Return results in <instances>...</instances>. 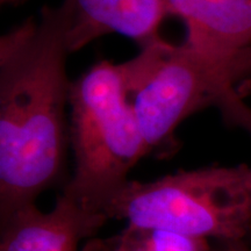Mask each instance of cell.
Segmentation results:
<instances>
[{"instance_id": "1", "label": "cell", "mask_w": 251, "mask_h": 251, "mask_svg": "<svg viewBox=\"0 0 251 251\" xmlns=\"http://www.w3.org/2000/svg\"><path fill=\"white\" fill-rule=\"evenodd\" d=\"M75 0L46 6L0 42V220L52 187L64 169Z\"/></svg>"}, {"instance_id": "2", "label": "cell", "mask_w": 251, "mask_h": 251, "mask_svg": "<svg viewBox=\"0 0 251 251\" xmlns=\"http://www.w3.org/2000/svg\"><path fill=\"white\" fill-rule=\"evenodd\" d=\"M124 67L149 155L169 158L179 149L176 130L181 122L216 107L229 91L246 96L251 85V46L216 51L162 39Z\"/></svg>"}, {"instance_id": "3", "label": "cell", "mask_w": 251, "mask_h": 251, "mask_svg": "<svg viewBox=\"0 0 251 251\" xmlns=\"http://www.w3.org/2000/svg\"><path fill=\"white\" fill-rule=\"evenodd\" d=\"M69 112L75 174L63 193L103 215L134 166L149 156L124 63L97 62L71 81Z\"/></svg>"}, {"instance_id": "4", "label": "cell", "mask_w": 251, "mask_h": 251, "mask_svg": "<svg viewBox=\"0 0 251 251\" xmlns=\"http://www.w3.org/2000/svg\"><path fill=\"white\" fill-rule=\"evenodd\" d=\"M103 215L108 221L241 242L251 235V166H209L146 183L129 180Z\"/></svg>"}, {"instance_id": "5", "label": "cell", "mask_w": 251, "mask_h": 251, "mask_svg": "<svg viewBox=\"0 0 251 251\" xmlns=\"http://www.w3.org/2000/svg\"><path fill=\"white\" fill-rule=\"evenodd\" d=\"M107 221L62 192L51 211L34 203L0 220V251H78Z\"/></svg>"}, {"instance_id": "6", "label": "cell", "mask_w": 251, "mask_h": 251, "mask_svg": "<svg viewBox=\"0 0 251 251\" xmlns=\"http://www.w3.org/2000/svg\"><path fill=\"white\" fill-rule=\"evenodd\" d=\"M75 2L72 52L98 37L113 33L129 37L141 48L162 40L159 28L168 17L162 0H75Z\"/></svg>"}, {"instance_id": "7", "label": "cell", "mask_w": 251, "mask_h": 251, "mask_svg": "<svg viewBox=\"0 0 251 251\" xmlns=\"http://www.w3.org/2000/svg\"><path fill=\"white\" fill-rule=\"evenodd\" d=\"M186 27L185 43L203 50L251 46V0H162Z\"/></svg>"}, {"instance_id": "8", "label": "cell", "mask_w": 251, "mask_h": 251, "mask_svg": "<svg viewBox=\"0 0 251 251\" xmlns=\"http://www.w3.org/2000/svg\"><path fill=\"white\" fill-rule=\"evenodd\" d=\"M209 242L161 228L127 225L111 236L87 241L81 251H216Z\"/></svg>"}, {"instance_id": "9", "label": "cell", "mask_w": 251, "mask_h": 251, "mask_svg": "<svg viewBox=\"0 0 251 251\" xmlns=\"http://www.w3.org/2000/svg\"><path fill=\"white\" fill-rule=\"evenodd\" d=\"M244 94L238 91H229L220 100L216 108L222 121L230 128H240L251 136V107L243 100Z\"/></svg>"}, {"instance_id": "10", "label": "cell", "mask_w": 251, "mask_h": 251, "mask_svg": "<svg viewBox=\"0 0 251 251\" xmlns=\"http://www.w3.org/2000/svg\"><path fill=\"white\" fill-rule=\"evenodd\" d=\"M248 251H250V249H249V248H248Z\"/></svg>"}]
</instances>
